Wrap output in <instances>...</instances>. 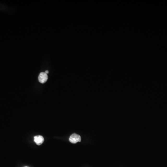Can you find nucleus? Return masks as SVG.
Here are the masks:
<instances>
[{
	"instance_id": "nucleus-1",
	"label": "nucleus",
	"mask_w": 167,
	"mask_h": 167,
	"mask_svg": "<svg viewBox=\"0 0 167 167\" xmlns=\"http://www.w3.org/2000/svg\"><path fill=\"white\" fill-rule=\"evenodd\" d=\"M81 140L80 136L77 134L74 133L72 134L69 138V141L72 144H76L78 142H80Z\"/></svg>"
},
{
	"instance_id": "nucleus-4",
	"label": "nucleus",
	"mask_w": 167,
	"mask_h": 167,
	"mask_svg": "<svg viewBox=\"0 0 167 167\" xmlns=\"http://www.w3.org/2000/svg\"><path fill=\"white\" fill-rule=\"evenodd\" d=\"M45 73L47 74L49 73V71H45Z\"/></svg>"
},
{
	"instance_id": "nucleus-3",
	"label": "nucleus",
	"mask_w": 167,
	"mask_h": 167,
	"mask_svg": "<svg viewBox=\"0 0 167 167\" xmlns=\"http://www.w3.org/2000/svg\"><path fill=\"white\" fill-rule=\"evenodd\" d=\"M34 141L38 145L42 144L44 141L43 137L41 136H36L34 138Z\"/></svg>"
},
{
	"instance_id": "nucleus-2",
	"label": "nucleus",
	"mask_w": 167,
	"mask_h": 167,
	"mask_svg": "<svg viewBox=\"0 0 167 167\" xmlns=\"http://www.w3.org/2000/svg\"><path fill=\"white\" fill-rule=\"evenodd\" d=\"M38 79L40 83L44 84L46 83L48 79L47 74L45 73H41L39 74Z\"/></svg>"
},
{
	"instance_id": "nucleus-5",
	"label": "nucleus",
	"mask_w": 167,
	"mask_h": 167,
	"mask_svg": "<svg viewBox=\"0 0 167 167\" xmlns=\"http://www.w3.org/2000/svg\"></svg>"
}]
</instances>
